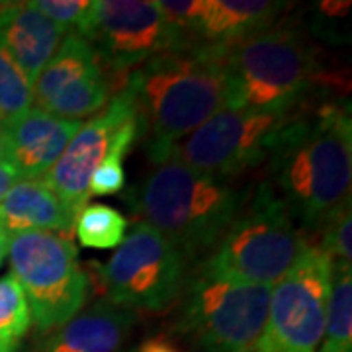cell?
<instances>
[{
    "instance_id": "9c48e42d",
    "label": "cell",
    "mask_w": 352,
    "mask_h": 352,
    "mask_svg": "<svg viewBox=\"0 0 352 352\" xmlns=\"http://www.w3.org/2000/svg\"><path fill=\"white\" fill-rule=\"evenodd\" d=\"M333 264L307 245L270 289V307L254 352H317L327 323Z\"/></svg>"
},
{
    "instance_id": "83f0119b",
    "label": "cell",
    "mask_w": 352,
    "mask_h": 352,
    "mask_svg": "<svg viewBox=\"0 0 352 352\" xmlns=\"http://www.w3.org/2000/svg\"><path fill=\"white\" fill-rule=\"evenodd\" d=\"M8 247H10V237L4 231H0V266L4 263V258L8 256Z\"/></svg>"
},
{
    "instance_id": "44dd1931",
    "label": "cell",
    "mask_w": 352,
    "mask_h": 352,
    "mask_svg": "<svg viewBox=\"0 0 352 352\" xmlns=\"http://www.w3.org/2000/svg\"><path fill=\"white\" fill-rule=\"evenodd\" d=\"M141 135V124L138 116L129 118L124 122L120 129L116 131L112 141V147L104 161L98 164L94 175L88 184L90 196H112L122 192L126 186V173H124V159L133 147V143Z\"/></svg>"
},
{
    "instance_id": "5bb4252c",
    "label": "cell",
    "mask_w": 352,
    "mask_h": 352,
    "mask_svg": "<svg viewBox=\"0 0 352 352\" xmlns=\"http://www.w3.org/2000/svg\"><path fill=\"white\" fill-rule=\"evenodd\" d=\"M80 126L82 122L63 120L39 108H32L4 124L6 163L12 164L18 178L38 180L59 161Z\"/></svg>"
},
{
    "instance_id": "e0dca14e",
    "label": "cell",
    "mask_w": 352,
    "mask_h": 352,
    "mask_svg": "<svg viewBox=\"0 0 352 352\" xmlns=\"http://www.w3.org/2000/svg\"><path fill=\"white\" fill-rule=\"evenodd\" d=\"M75 219L76 215L45 180H20L0 200V231L8 237L28 231L71 237Z\"/></svg>"
},
{
    "instance_id": "484cf974",
    "label": "cell",
    "mask_w": 352,
    "mask_h": 352,
    "mask_svg": "<svg viewBox=\"0 0 352 352\" xmlns=\"http://www.w3.org/2000/svg\"><path fill=\"white\" fill-rule=\"evenodd\" d=\"M16 180H18V175L12 164L0 163V200L8 194V190L16 184Z\"/></svg>"
},
{
    "instance_id": "4316f807",
    "label": "cell",
    "mask_w": 352,
    "mask_h": 352,
    "mask_svg": "<svg viewBox=\"0 0 352 352\" xmlns=\"http://www.w3.org/2000/svg\"><path fill=\"white\" fill-rule=\"evenodd\" d=\"M139 352H180L176 349L173 342H168L166 339H161V337H155V339H147Z\"/></svg>"
},
{
    "instance_id": "8992f818",
    "label": "cell",
    "mask_w": 352,
    "mask_h": 352,
    "mask_svg": "<svg viewBox=\"0 0 352 352\" xmlns=\"http://www.w3.org/2000/svg\"><path fill=\"white\" fill-rule=\"evenodd\" d=\"M10 276L20 284L32 323L50 333L82 311L88 300V276L78 264L71 237L28 231L10 237Z\"/></svg>"
},
{
    "instance_id": "f1b7e54d",
    "label": "cell",
    "mask_w": 352,
    "mask_h": 352,
    "mask_svg": "<svg viewBox=\"0 0 352 352\" xmlns=\"http://www.w3.org/2000/svg\"><path fill=\"white\" fill-rule=\"evenodd\" d=\"M0 163H6V133L2 122H0Z\"/></svg>"
},
{
    "instance_id": "603a6c76",
    "label": "cell",
    "mask_w": 352,
    "mask_h": 352,
    "mask_svg": "<svg viewBox=\"0 0 352 352\" xmlns=\"http://www.w3.org/2000/svg\"><path fill=\"white\" fill-rule=\"evenodd\" d=\"M34 85L6 51L0 47V122L8 124L32 110Z\"/></svg>"
},
{
    "instance_id": "ac0fdd59",
    "label": "cell",
    "mask_w": 352,
    "mask_h": 352,
    "mask_svg": "<svg viewBox=\"0 0 352 352\" xmlns=\"http://www.w3.org/2000/svg\"><path fill=\"white\" fill-rule=\"evenodd\" d=\"M284 6L266 0H204L198 41L233 45L272 28Z\"/></svg>"
},
{
    "instance_id": "ffe728a7",
    "label": "cell",
    "mask_w": 352,
    "mask_h": 352,
    "mask_svg": "<svg viewBox=\"0 0 352 352\" xmlns=\"http://www.w3.org/2000/svg\"><path fill=\"white\" fill-rule=\"evenodd\" d=\"M127 223L126 215L116 208L104 204L85 206L75 219V231L78 241L88 249H118L126 239Z\"/></svg>"
},
{
    "instance_id": "8fae6325",
    "label": "cell",
    "mask_w": 352,
    "mask_h": 352,
    "mask_svg": "<svg viewBox=\"0 0 352 352\" xmlns=\"http://www.w3.org/2000/svg\"><path fill=\"white\" fill-rule=\"evenodd\" d=\"M80 36L116 75L190 43L164 20L155 0H94Z\"/></svg>"
},
{
    "instance_id": "7c38bea8",
    "label": "cell",
    "mask_w": 352,
    "mask_h": 352,
    "mask_svg": "<svg viewBox=\"0 0 352 352\" xmlns=\"http://www.w3.org/2000/svg\"><path fill=\"white\" fill-rule=\"evenodd\" d=\"M108 100L110 82L102 73L96 51L80 34H65L34 82V102L43 112L82 122V118L100 112Z\"/></svg>"
},
{
    "instance_id": "4fadbf2b",
    "label": "cell",
    "mask_w": 352,
    "mask_h": 352,
    "mask_svg": "<svg viewBox=\"0 0 352 352\" xmlns=\"http://www.w3.org/2000/svg\"><path fill=\"white\" fill-rule=\"evenodd\" d=\"M133 116H138V108L131 92L124 87L100 112L78 127L59 161L45 175L51 190L75 215L87 206L90 178L110 151L116 131Z\"/></svg>"
},
{
    "instance_id": "3957f363",
    "label": "cell",
    "mask_w": 352,
    "mask_h": 352,
    "mask_svg": "<svg viewBox=\"0 0 352 352\" xmlns=\"http://www.w3.org/2000/svg\"><path fill=\"white\" fill-rule=\"evenodd\" d=\"M247 198L231 178L166 159L155 164L129 200L184 261H194L219 243Z\"/></svg>"
},
{
    "instance_id": "ba28073f",
    "label": "cell",
    "mask_w": 352,
    "mask_h": 352,
    "mask_svg": "<svg viewBox=\"0 0 352 352\" xmlns=\"http://www.w3.org/2000/svg\"><path fill=\"white\" fill-rule=\"evenodd\" d=\"M108 302L124 309L166 311L186 284V261L147 221H138L108 263H96Z\"/></svg>"
},
{
    "instance_id": "cb8c5ba5",
    "label": "cell",
    "mask_w": 352,
    "mask_h": 352,
    "mask_svg": "<svg viewBox=\"0 0 352 352\" xmlns=\"http://www.w3.org/2000/svg\"><path fill=\"white\" fill-rule=\"evenodd\" d=\"M319 227L323 231V243L319 249L327 254L331 264L352 266L351 198L342 201L335 212H331Z\"/></svg>"
},
{
    "instance_id": "d4e9b609",
    "label": "cell",
    "mask_w": 352,
    "mask_h": 352,
    "mask_svg": "<svg viewBox=\"0 0 352 352\" xmlns=\"http://www.w3.org/2000/svg\"><path fill=\"white\" fill-rule=\"evenodd\" d=\"M90 0H36L34 6L59 25L65 34H80L90 14Z\"/></svg>"
},
{
    "instance_id": "6da1fadb",
    "label": "cell",
    "mask_w": 352,
    "mask_h": 352,
    "mask_svg": "<svg viewBox=\"0 0 352 352\" xmlns=\"http://www.w3.org/2000/svg\"><path fill=\"white\" fill-rule=\"evenodd\" d=\"M223 57V45L190 41L129 73L124 87L133 96L155 164L164 163L176 143L226 108Z\"/></svg>"
},
{
    "instance_id": "9a60e30c",
    "label": "cell",
    "mask_w": 352,
    "mask_h": 352,
    "mask_svg": "<svg viewBox=\"0 0 352 352\" xmlns=\"http://www.w3.org/2000/svg\"><path fill=\"white\" fill-rule=\"evenodd\" d=\"M65 32L34 2H0V47L34 85L61 45Z\"/></svg>"
},
{
    "instance_id": "277c9868",
    "label": "cell",
    "mask_w": 352,
    "mask_h": 352,
    "mask_svg": "<svg viewBox=\"0 0 352 352\" xmlns=\"http://www.w3.org/2000/svg\"><path fill=\"white\" fill-rule=\"evenodd\" d=\"M226 108L289 113L311 92L317 75L307 41L272 25L226 47Z\"/></svg>"
},
{
    "instance_id": "52a82bcc",
    "label": "cell",
    "mask_w": 352,
    "mask_h": 352,
    "mask_svg": "<svg viewBox=\"0 0 352 352\" xmlns=\"http://www.w3.org/2000/svg\"><path fill=\"white\" fill-rule=\"evenodd\" d=\"M270 289L198 272L186 289L178 327L204 352H254L268 317Z\"/></svg>"
},
{
    "instance_id": "30bf717a",
    "label": "cell",
    "mask_w": 352,
    "mask_h": 352,
    "mask_svg": "<svg viewBox=\"0 0 352 352\" xmlns=\"http://www.w3.org/2000/svg\"><path fill=\"white\" fill-rule=\"evenodd\" d=\"M289 113L221 108L194 133L176 143L168 159L196 170L235 178L270 159Z\"/></svg>"
},
{
    "instance_id": "d6986e66",
    "label": "cell",
    "mask_w": 352,
    "mask_h": 352,
    "mask_svg": "<svg viewBox=\"0 0 352 352\" xmlns=\"http://www.w3.org/2000/svg\"><path fill=\"white\" fill-rule=\"evenodd\" d=\"M317 352H352V268L333 264L325 335Z\"/></svg>"
},
{
    "instance_id": "7402d4cb",
    "label": "cell",
    "mask_w": 352,
    "mask_h": 352,
    "mask_svg": "<svg viewBox=\"0 0 352 352\" xmlns=\"http://www.w3.org/2000/svg\"><path fill=\"white\" fill-rule=\"evenodd\" d=\"M32 329L30 305L10 274L0 278V352H20Z\"/></svg>"
},
{
    "instance_id": "5b68a950",
    "label": "cell",
    "mask_w": 352,
    "mask_h": 352,
    "mask_svg": "<svg viewBox=\"0 0 352 352\" xmlns=\"http://www.w3.org/2000/svg\"><path fill=\"white\" fill-rule=\"evenodd\" d=\"M307 247L286 204L270 182H261L223 237L200 264V272L233 282L272 286Z\"/></svg>"
},
{
    "instance_id": "7a4b0ae2",
    "label": "cell",
    "mask_w": 352,
    "mask_h": 352,
    "mask_svg": "<svg viewBox=\"0 0 352 352\" xmlns=\"http://www.w3.org/2000/svg\"><path fill=\"white\" fill-rule=\"evenodd\" d=\"M280 198L294 221L319 229L331 212L351 198L352 122L337 104L319 108L314 118H292L280 129L270 153Z\"/></svg>"
},
{
    "instance_id": "2e32d148",
    "label": "cell",
    "mask_w": 352,
    "mask_h": 352,
    "mask_svg": "<svg viewBox=\"0 0 352 352\" xmlns=\"http://www.w3.org/2000/svg\"><path fill=\"white\" fill-rule=\"evenodd\" d=\"M133 321V311L98 302L50 331L32 352H118L129 337Z\"/></svg>"
}]
</instances>
